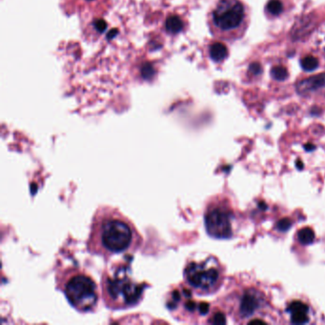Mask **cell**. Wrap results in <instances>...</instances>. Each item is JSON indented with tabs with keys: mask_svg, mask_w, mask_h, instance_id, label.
Returning <instances> with one entry per match:
<instances>
[{
	"mask_svg": "<svg viewBox=\"0 0 325 325\" xmlns=\"http://www.w3.org/2000/svg\"><path fill=\"white\" fill-rule=\"evenodd\" d=\"M142 237L134 223L118 209L100 206L93 215L87 240L88 251L104 259L137 251Z\"/></svg>",
	"mask_w": 325,
	"mask_h": 325,
	"instance_id": "1",
	"label": "cell"
},
{
	"mask_svg": "<svg viewBox=\"0 0 325 325\" xmlns=\"http://www.w3.org/2000/svg\"><path fill=\"white\" fill-rule=\"evenodd\" d=\"M144 291L145 284L132 277L129 265L116 264L102 274L101 294L109 309H129L138 305L144 296Z\"/></svg>",
	"mask_w": 325,
	"mask_h": 325,
	"instance_id": "2",
	"label": "cell"
},
{
	"mask_svg": "<svg viewBox=\"0 0 325 325\" xmlns=\"http://www.w3.org/2000/svg\"><path fill=\"white\" fill-rule=\"evenodd\" d=\"M57 285L79 313H91L97 308L99 290L94 279L86 272L69 267L57 275Z\"/></svg>",
	"mask_w": 325,
	"mask_h": 325,
	"instance_id": "3",
	"label": "cell"
},
{
	"mask_svg": "<svg viewBox=\"0 0 325 325\" xmlns=\"http://www.w3.org/2000/svg\"><path fill=\"white\" fill-rule=\"evenodd\" d=\"M183 278L191 291L200 295H209L220 288L224 272L215 257L193 256L186 263Z\"/></svg>",
	"mask_w": 325,
	"mask_h": 325,
	"instance_id": "4",
	"label": "cell"
},
{
	"mask_svg": "<svg viewBox=\"0 0 325 325\" xmlns=\"http://www.w3.org/2000/svg\"><path fill=\"white\" fill-rule=\"evenodd\" d=\"M236 217L230 204L221 198L209 202L204 212V225L207 234L217 239H228L234 235Z\"/></svg>",
	"mask_w": 325,
	"mask_h": 325,
	"instance_id": "5",
	"label": "cell"
},
{
	"mask_svg": "<svg viewBox=\"0 0 325 325\" xmlns=\"http://www.w3.org/2000/svg\"><path fill=\"white\" fill-rule=\"evenodd\" d=\"M267 306V301L264 294L257 288H247L240 292L236 297L235 306V315L237 322H245L251 324L257 320L256 316H259L264 312Z\"/></svg>",
	"mask_w": 325,
	"mask_h": 325,
	"instance_id": "6",
	"label": "cell"
},
{
	"mask_svg": "<svg viewBox=\"0 0 325 325\" xmlns=\"http://www.w3.org/2000/svg\"><path fill=\"white\" fill-rule=\"evenodd\" d=\"M244 8L238 0H220L214 13L213 20L223 31L237 28L243 20Z\"/></svg>",
	"mask_w": 325,
	"mask_h": 325,
	"instance_id": "7",
	"label": "cell"
},
{
	"mask_svg": "<svg viewBox=\"0 0 325 325\" xmlns=\"http://www.w3.org/2000/svg\"><path fill=\"white\" fill-rule=\"evenodd\" d=\"M287 312L290 315L291 322L295 325H303L309 322V306L299 300H295L291 302L288 307Z\"/></svg>",
	"mask_w": 325,
	"mask_h": 325,
	"instance_id": "8",
	"label": "cell"
},
{
	"mask_svg": "<svg viewBox=\"0 0 325 325\" xmlns=\"http://www.w3.org/2000/svg\"><path fill=\"white\" fill-rule=\"evenodd\" d=\"M323 88H325V73L303 79L296 86L299 93H311Z\"/></svg>",
	"mask_w": 325,
	"mask_h": 325,
	"instance_id": "9",
	"label": "cell"
},
{
	"mask_svg": "<svg viewBox=\"0 0 325 325\" xmlns=\"http://www.w3.org/2000/svg\"><path fill=\"white\" fill-rule=\"evenodd\" d=\"M210 57L214 61L220 62L224 60L228 56L227 47L220 42H216L210 46Z\"/></svg>",
	"mask_w": 325,
	"mask_h": 325,
	"instance_id": "10",
	"label": "cell"
},
{
	"mask_svg": "<svg viewBox=\"0 0 325 325\" xmlns=\"http://www.w3.org/2000/svg\"><path fill=\"white\" fill-rule=\"evenodd\" d=\"M166 30L172 34L178 33L183 29V22L177 16H171L166 20Z\"/></svg>",
	"mask_w": 325,
	"mask_h": 325,
	"instance_id": "11",
	"label": "cell"
},
{
	"mask_svg": "<svg viewBox=\"0 0 325 325\" xmlns=\"http://www.w3.org/2000/svg\"><path fill=\"white\" fill-rule=\"evenodd\" d=\"M297 238L302 244H310L315 239V233L309 227H304L298 231Z\"/></svg>",
	"mask_w": 325,
	"mask_h": 325,
	"instance_id": "12",
	"label": "cell"
},
{
	"mask_svg": "<svg viewBox=\"0 0 325 325\" xmlns=\"http://www.w3.org/2000/svg\"><path fill=\"white\" fill-rule=\"evenodd\" d=\"M319 66V61L316 58L312 57V56H308L305 57L302 60H301V67L304 71L306 72H310V71H314L315 69H317Z\"/></svg>",
	"mask_w": 325,
	"mask_h": 325,
	"instance_id": "13",
	"label": "cell"
},
{
	"mask_svg": "<svg viewBox=\"0 0 325 325\" xmlns=\"http://www.w3.org/2000/svg\"><path fill=\"white\" fill-rule=\"evenodd\" d=\"M271 76L276 80L283 81L288 77V71L283 66H276L271 70Z\"/></svg>",
	"mask_w": 325,
	"mask_h": 325,
	"instance_id": "14",
	"label": "cell"
},
{
	"mask_svg": "<svg viewBox=\"0 0 325 325\" xmlns=\"http://www.w3.org/2000/svg\"><path fill=\"white\" fill-rule=\"evenodd\" d=\"M267 10L274 16H279L283 11V5L279 0H271L267 5Z\"/></svg>",
	"mask_w": 325,
	"mask_h": 325,
	"instance_id": "15",
	"label": "cell"
},
{
	"mask_svg": "<svg viewBox=\"0 0 325 325\" xmlns=\"http://www.w3.org/2000/svg\"><path fill=\"white\" fill-rule=\"evenodd\" d=\"M155 69L150 63H145L141 67L142 78L146 80H151L155 76Z\"/></svg>",
	"mask_w": 325,
	"mask_h": 325,
	"instance_id": "16",
	"label": "cell"
},
{
	"mask_svg": "<svg viewBox=\"0 0 325 325\" xmlns=\"http://www.w3.org/2000/svg\"><path fill=\"white\" fill-rule=\"evenodd\" d=\"M94 27H95V29L97 30V31L103 32V31L106 30V28H107V24H106V22L104 20L99 19V20H96L94 22Z\"/></svg>",
	"mask_w": 325,
	"mask_h": 325,
	"instance_id": "17",
	"label": "cell"
},
{
	"mask_svg": "<svg viewBox=\"0 0 325 325\" xmlns=\"http://www.w3.org/2000/svg\"><path fill=\"white\" fill-rule=\"evenodd\" d=\"M253 74H255V75H258V74H260L261 72H262V66H261V64L260 63H253V64H251L250 65V69H249Z\"/></svg>",
	"mask_w": 325,
	"mask_h": 325,
	"instance_id": "18",
	"label": "cell"
},
{
	"mask_svg": "<svg viewBox=\"0 0 325 325\" xmlns=\"http://www.w3.org/2000/svg\"><path fill=\"white\" fill-rule=\"evenodd\" d=\"M117 34H118V30H111V31H109L107 37H108V39L111 40V39H113V37H115Z\"/></svg>",
	"mask_w": 325,
	"mask_h": 325,
	"instance_id": "19",
	"label": "cell"
}]
</instances>
